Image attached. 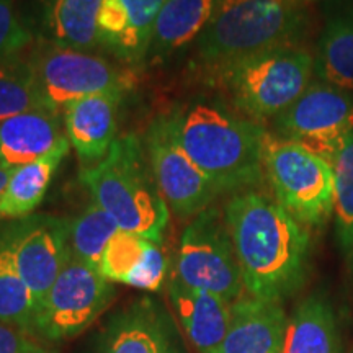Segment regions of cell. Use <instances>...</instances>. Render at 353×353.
<instances>
[{"label":"cell","mask_w":353,"mask_h":353,"mask_svg":"<svg viewBox=\"0 0 353 353\" xmlns=\"http://www.w3.org/2000/svg\"><path fill=\"white\" fill-rule=\"evenodd\" d=\"M224 219L249 296L281 303L301 288L311 237L280 203L259 192L236 193Z\"/></svg>","instance_id":"6da1fadb"},{"label":"cell","mask_w":353,"mask_h":353,"mask_svg":"<svg viewBox=\"0 0 353 353\" xmlns=\"http://www.w3.org/2000/svg\"><path fill=\"white\" fill-rule=\"evenodd\" d=\"M23 341L19 329L0 322V353H23Z\"/></svg>","instance_id":"4dcf8cb0"},{"label":"cell","mask_w":353,"mask_h":353,"mask_svg":"<svg viewBox=\"0 0 353 353\" xmlns=\"http://www.w3.org/2000/svg\"><path fill=\"white\" fill-rule=\"evenodd\" d=\"M283 353H342L337 317L327 298L311 294L294 307L286 324Z\"/></svg>","instance_id":"7402d4cb"},{"label":"cell","mask_w":353,"mask_h":353,"mask_svg":"<svg viewBox=\"0 0 353 353\" xmlns=\"http://www.w3.org/2000/svg\"><path fill=\"white\" fill-rule=\"evenodd\" d=\"M32 110H51L44 101L28 61L12 57L0 63V123Z\"/></svg>","instance_id":"484cf974"},{"label":"cell","mask_w":353,"mask_h":353,"mask_svg":"<svg viewBox=\"0 0 353 353\" xmlns=\"http://www.w3.org/2000/svg\"><path fill=\"white\" fill-rule=\"evenodd\" d=\"M44 101L52 112L82 97L103 92H125L132 85L131 74L95 52L69 50L39 43L26 57Z\"/></svg>","instance_id":"52a82bcc"},{"label":"cell","mask_w":353,"mask_h":353,"mask_svg":"<svg viewBox=\"0 0 353 353\" xmlns=\"http://www.w3.org/2000/svg\"><path fill=\"white\" fill-rule=\"evenodd\" d=\"M167 259L162 252L161 242H148V249L141 263L126 280L128 286L144 291H159L165 283Z\"/></svg>","instance_id":"f546056e"},{"label":"cell","mask_w":353,"mask_h":353,"mask_svg":"<svg viewBox=\"0 0 353 353\" xmlns=\"http://www.w3.org/2000/svg\"><path fill=\"white\" fill-rule=\"evenodd\" d=\"M219 0H169L159 13L149 43V64L164 63L196 43Z\"/></svg>","instance_id":"ffe728a7"},{"label":"cell","mask_w":353,"mask_h":353,"mask_svg":"<svg viewBox=\"0 0 353 353\" xmlns=\"http://www.w3.org/2000/svg\"><path fill=\"white\" fill-rule=\"evenodd\" d=\"M37 303L21 280L0 229V322L17 329H33Z\"/></svg>","instance_id":"d4e9b609"},{"label":"cell","mask_w":353,"mask_h":353,"mask_svg":"<svg viewBox=\"0 0 353 353\" xmlns=\"http://www.w3.org/2000/svg\"><path fill=\"white\" fill-rule=\"evenodd\" d=\"M314 72L321 82L353 92V7L335 13L317 43Z\"/></svg>","instance_id":"603a6c76"},{"label":"cell","mask_w":353,"mask_h":353,"mask_svg":"<svg viewBox=\"0 0 353 353\" xmlns=\"http://www.w3.org/2000/svg\"><path fill=\"white\" fill-rule=\"evenodd\" d=\"M123 95V92H103L82 97L64 107L65 138L76 151L82 169L99 164L117 139Z\"/></svg>","instance_id":"5bb4252c"},{"label":"cell","mask_w":353,"mask_h":353,"mask_svg":"<svg viewBox=\"0 0 353 353\" xmlns=\"http://www.w3.org/2000/svg\"><path fill=\"white\" fill-rule=\"evenodd\" d=\"M303 0H219L196 41L201 64L211 70L241 57L299 46Z\"/></svg>","instance_id":"277c9868"},{"label":"cell","mask_w":353,"mask_h":353,"mask_svg":"<svg viewBox=\"0 0 353 353\" xmlns=\"http://www.w3.org/2000/svg\"><path fill=\"white\" fill-rule=\"evenodd\" d=\"M103 0H38V33L43 43L95 52Z\"/></svg>","instance_id":"e0dca14e"},{"label":"cell","mask_w":353,"mask_h":353,"mask_svg":"<svg viewBox=\"0 0 353 353\" xmlns=\"http://www.w3.org/2000/svg\"><path fill=\"white\" fill-rule=\"evenodd\" d=\"M65 139L61 117L52 110H32L0 123V167L15 169L50 154Z\"/></svg>","instance_id":"ac0fdd59"},{"label":"cell","mask_w":353,"mask_h":353,"mask_svg":"<svg viewBox=\"0 0 353 353\" xmlns=\"http://www.w3.org/2000/svg\"><path fill=\"white\" fill-rule=\"evenodd\" d=\"M169 0H103L99 17L101 48L126 64L148 57L156 20Z\"/></svg>","instance_id":"4fadbf2b"},{"label":"cell","mask_w":353,"mask_h":353,"mask_svg":"<svg viewBox=\"0 0 353 353\" xmlns=\"http://www.w3.org/2000/svg\"><path fill=\"white\" fill-rule=\"evenodd\" d=\"M33 28L25 20L17 0H0V63L19 57L32 46Z\"/></svg>","instance_id":"f1b7e54d"},{"label":"cell","mask_w":353,"mask_h":353,"mask_svg":"<svg viewBox=\"0 0 353 353\" xmlns=\"http://www.w3.org/2000/svg\"><path fill=\"white\" fill-rule=\"evenodd\" d=\"M92 201L114 219L121 231L162 242L170 210L159 192L144 141L132 132L117 136L99 164L79 174Z\"/></svg>","instance_id":"3957f363"},{"label":"cell","mask_w":353,"mask_h":353,"mask_svg":"<svg viewBox=\"0 0 353 353\" xmlns=\"http://www.w3.org/2000/svg\"><path fill=\"white\" fill-rule=\"evenodd\" d=\"M174 343L169 316L152 299H139L112 321L101 353H164Z\"/></svg>","instance_id":"d6986e66"},{"label":"cell","mask_w":353,"mask_h":353,"mask_svg":"<svg viewBox=\"0 0 353 353\" xmlns=\"http://www.w3.org/2000/svg\"><path fill=\"white\" fill-rule=\"evenodd\" d=\"M118 231L120 228L112 216L92 201L82 213L69 221L70 255L99 270L105 249Z\"/></svg>","instance_id":"cb8c5ba5"},{"label":"cell","mask_w":353,"mask_h":353,"mask_svg":"<svg viewBox=\"0 0 353 353\" xmlns=\"http://www.w3.org/2000/svg\"><path fill=\"white\" fill-rule=\"evenodd\" d=\"M278 138L293 141L332 165L342 144L353 132L350 94L324 82L306 92L273 120Z\"/></svg>","instance_id":"30bf717a"},{"label":"cell","mask_w":353,"mask_h":353,"mask_svg":"<svg viewBox=\"0 0 353 353\" xmlns=\"http://www.w3.org/2000/svg\"><path fill=\"white\" fill-rule=\"evenodd\" d=\"M70 143L65 138L50 154L19 165L12 170L10 179L0 196V221H17L33 214L46 196L57 167L69 154Z\"/></svg>","instance_id":"44dd1931"},{"label":"cell","mask_w":353,"mask_h":353,"mask_svg":"<svg viewBox=\"0 0 353 353\" xmlns=\"http://www.w3.org/2000/svg\"><path fill=\"white\" fill-rule=\"evenodd\" d=\"M0 229L38 312L70 257L69 221L52 214H30L8 221Z\"/></svg>","instance_id":"7c38bea8"},{"label":"cell","mask_w":353,"mask_h":353,"mask_svg":"<svg viewBox=\"0 0 353 353\" xmlns=\"http://www.w3.org/2000/svg\"><path fill=\"white\" fill-rule=\"evenodd\" d=\"M286 324L281 303L241 296L232 303L228 334L216 353H283Z\"/></svg>","instance_id":"9a60e30c"},{"label":"cell","mask_w":353,"mask_h":353,"mask_svg":"<svg viewBox=\"0 0 353 353\" xmlns=\"http://www.w3.org/2000/svg\"><path fill=\"white\" fill-rule=\"evenodd\" d=\"M332 170L335 237L343 257L353 262V132L335 156Z\"/></svg>","instance_id":"4316f807"},{"label":"cell","mask_w":353,"mask_h":353,"mask_svg":"<svg viewBox=\"0 0 353 353\" xmlns=\"http://www.w3.org/2000/svg\"><path fill=\"white\" fill-rule=\"evenodd\" d=\"M114 286L97 268L70 255L38 309L33 330L50 341L81 334L112 304Z\"/></svg>","instance_id":"9c48e42d"},{"label":"cell","mask_w":353,"mask_h":353,"mask_svg":"<svg viewBox=\"0 0 353 353\" xmlns=\"http://www.w3.org/2000/svg\"><path fill=\"white\" fill-rule=\"evenodd\" d=\"M170 117L183 151L218 192L262 182L267 131L259 123L210 103H193Z\"/></svg>","instance_id":"7a4b0ae2"},{"label":"cell","mask_w":353,"mask_h":353,"mask_svg":"<svg viewBox=\"0 0 353 353\" xmlns=\"http://www.w3.org/2000/svg\"><path fill=\"white\" fill-rule=\"evenodd\" d=\"M169 298L190 342L200 353H216L226 337L232 303L208 291L192 288L172 275Z\"/></svg>","instance_id":"2e32d148"},{"label":"cell","mask_w":353,"mask_h":353,"mask_svg":"<svg viewBox=\"0 0 353 353\" xmlns=\"http://www.w3.org/2000/svg\"><path fill=\"white\" fill-rule=\"evenodd\" d=\"M232 105L255 123L275 120L311 85L314 59L299 46L275 48L208 70Z\"/></svg>","instance_id":"5b68a950"},{"label":"cell","mask_w":353,"mask_h":353,"mask_svg":"<svg viewBox=\"0 0 353 353\" xmlns=\"http://www.w3.org/2000/svg\"><path fill=\"white\" fill-rule=\"evenodd\" d=\"M263 174L276 201L303 226H322L334 211V170L293 141L265 134Z\"/></svg>","instance_id":"8992f818"},{"label":"cell","mask_w":353,"mask_h":353,"mask_svg":"<svg viewBox=\"0 0 353 353\" xmlns=\"http://www.w3.org/2000/svg\"><path fill=\"white\" fill-rule=\"evenodd\" d=\"M143 141L154 180L172 213L193 218L210 208L219 192L183 151L170 114L154 118Z\"/></svg>","instance_id":"8fae6325"},{"label":"cell","mask_w":353,"mask_h":353,"mask_svg":"<svg viewBox=\"0 0 353 353\" xmlns=\"http://www.w3.org/2000/svg\"><path fill=\"white\" fill-rule=\"evenodd\" d=\"M13 169H7V167H0V196H2L3 190H6L8 179H10Z\"/></svg>","instance_id":"d6a6232c"},{"label":"cell","mask_w":353,"mask_h":353,"mask_svg":"<svg viewBox=\"0 0 353 353\" xmlns=\"http://www.w3.org/2000/svg\"><path fill=\"white\" fill-rule=\"evenodd\" d=\"M23 353H52V352L46 350V348L39 345V343L30 341V339L25 337V341H23Z\"/></svg>","instance_id":"1f68e13d"},{"label":"cell","mask_w":353,"mask_h":353,"mask_svg":"<svg viewBox=\"0 0 353 353\" xmlns=\"http://www.w3.org/2000/svg\"><path fill=\"white\" fill-rule=\"evenodd\" d=\"M149 239L128 231H118L108 242L99 272L112 283H126L143 260Z\"/></svg>","instance_id":"83f0119b"},{"label":"cell","mask_w":353,"mask_h":353,"mask_svg":"<svg viewBox=\"0 0 353 353\" xmlns=\"http://www.w3.org/2000/svg\"><path fill=\"white\" fill-rule=\"evenodd\" d=\"M174 273L185 285L229 303L242 296L241 267L224 213L210 206L193 216L180 237Z\"/></svg>","instance_id":"ba28073f"}]
</instances>
